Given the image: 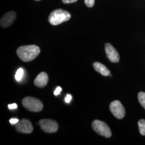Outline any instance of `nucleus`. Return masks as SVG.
I'll return each instance as SVG.
<instances>
[{
  "label": "nucleus",
  "mask_w": 145,
  "mask_h": 145,
  "mask_svg": "<svg viewBox=\"0 0 145 145\" xmlns=\"http://www.w3.org/2000/svg\"><path fill=\"white\" fill-rule=\"evenodd\" d=\"M23 74H24V71L22 68H19L17 71L16 72L15 75L16 80L17 81H21L22 78L23 76Z\"/></svg>",
  "instance_id": "obj_14"
},
{
  "label": "nucleus",
  "mask_w": 145,
  "mask_h": 145,
  "mask_svg": "<svg viewBox=\"0 0 145 145\" xmlns=\"http://www.w3.org/2000/svg\"><path fill=\"white\" fill-rule=\"evenodd\" d=\"M39 124L44 132L49 133L56 132L59 127L57 123L51 119H41L39 121Z\"/></svg>",
  "instance_id": "obj_5"
},
{
  "label": "nucleus",
  "mask_w": 145,
  "mask_h": 145,
  "mask_svg": "<svg viewBox=\"0 0 145 145\" xmlns=\"http://www.w3.org/2000/svg\"><path fill=\"white\" fill-rule=\"evenodd\" d=\"M93 67L96 72L100 73L104 76H108L110 74V71L105 66L99 62H94Z\"/></svg>",
  "instance_id": "obj_11"
},
{
  "label": "nucleus",
  "mask_w": 145,
  "mask_h": 145,
  "mask_svg": "<svg viewBox=\"0 0 145 145\" xmlns=\"http://www.w3.org/2000/svg\"><path fill=\"white\" fill-rule=\"evenodd\" d=\"M62 2L65 4H68V3H75L78 1V0H61Z\"/></svg>",
  "instance_id": "obj_17"
},
{
  "label": "nucleus",
  "mask_w": 145,
  "mask_h": 145,
  "mask_svg": "<svg viewBox=\"0 0 145 145\" xmlns=\"http://www.w3.org/2000/svg\"><path fill=\"white\" fill-rule=\"evenodd\" d=\"M71 18V14L61 9H57L50 14L48 16V22L52 25H57L63 22L69 21Z\"/></svg>",
  "instance_id": "obj_2"
},
{
  "label": "nucleus",
  "mask_w": 145,
  "mask_h": 145,
  "mask_svg": "<svg viewBox=\"0 0 145 145\" xmlns=\"http://www.w3.org/2000/svg\"><path fill=\"white\" fill-rule=\"evenodd\" d=\"M105 51L107 57L110 62L118 63L119 61V53L116 48L110 43H106L105 45Z\"/></svg>",
  "instance_id": "obj_8"
},
{
  "label": "nucleus",
  "mask_w": 145,
  "mask_h": 145,
  "mask_svg": "<svg viewBox=\"0 0 145 145\" xmlns=\"http://www.w3.org/2000/svg\"><path fill=\"white\" fill-rule=\"evenodd\" d=\"M48 81V77L46 72H40L34 81L35 85L38 88H44L47 85Z\"/></svg>",
  "instance_id": "obj_10"
},
{
  "label": "nucleus",
  "mask_w": 145,
  "mask_h": 145,
  "mask_svg": "<svg viewBox=\"0 0 145 145\" xmlns=\"http://www.w3.org/2000/svg\"><path fill=\"white\" fill-rule=\"evenodd\" d=\"M71 99H72V96H71V95L68 94L67 95V96H66V98H65V102H66V103H69L71 102Z\"/></svg>",
  "instance_id": "obj_19"
},
{
  "label": "nucleus",
  "mask_w": 145,
  "mask_h": 145,
  "mask_svg": "<svg viewBox=\"0 0 145 145\" xmlns=\"http://www.w3.org/2000/svg\"><path fill=\"white\" fill-rule=\"evenodd\" d=\"M15 128L17 132L25 134H30L33 131V127L31 121L26 119H22L20 120L15 125Z\"/></svg>",
  "instance_id": "obj_7"
},
{
  "label": "nucleus",
  "mask_w": 145,
  "mask_h": 145,
  "mask_svg": "<svg viewBox=\"0 0 145 145\" xmlns=\"http://www.w3.org/2000/svg\"><path fill=\"white\" fill-rule=\"evenodd\" d=\"M35 1H40V0H35Z\"/></svg>",
  "instance_id": "obj_22"
},
{
  "label": "nucleus",
  "mask_w": 145,
  "mask_h": 145,
  "mask_svg": "<svg viewBox=\"0 0 145 145\" xmlns=\"http://www.w3.org/2000/svg\"><path fill=\"white\" fill-rule=\"evenodd\" d=\"M109 76H110V77H112V75H111V74H110V75H109Z\"/></svg>",
  "instance_id": "obj_21"
},
{
  "label": "nucleus",
  "mask_w": 145,
  "mask_h": 145,
  "mask_svg": "<svg viewBox=\"0 0 145 145\" xmlns=\"http://www.w3.org/2000/svg\"><path fill=\"white\" fill-rule=\"evenodd\" d=\"M22 104L26 110L31 112H40L43 109L42 102L38 99L32 97H26L23 99Z\"/></svg>",
  "instance_id": "obj_3"
},
{
  "label": "nucleus",
  "mask_w": 145,
  "mask_h": 145,
  "mask_svg": "<svg viewBox=\"0 0 145 145\" xmlns=\"http://www.w3.org/2000/svg\"><path fill=\"white\" fill-rule=\"evenodd\" d=\"M92 127L95 132L99 135L109 138L111 137V131L108 125L99 120H95L92 123Z\"/></svg>",
  "instance_id": "obj_4"
},
{
  "label": "nucleus",
  "mask_w": 145,
  "mask_h": 145,
  "mask_svg": "<svg viewBox=\"0 0 145 145\" xmlns=\"http://www.w3.org/2000/svg\"><path fill=\"white\" fill-rule=\"evenodd\" d=\"M110 110L117 119H123L125 116V109L119 101H114L110 103Z\"/></svg>",
  "instance_id": "obj_6"
},
{
  "label": "nucleus",
  "mask_w": 145,
  "mask_h": 145,
  "mask_svg": "<svg viewBox=\"0 0 145 145\" xmlns=\"http://www.w3.org/2000/svg\"><path fill=\"white\" fill-rule=\"evenodd\" d=\"M62 90V89L60 87H57V89H56V90L54 91V94L56 95V96H57L58 95H59L60 93V92Z\"/></svg>",
  "instance_id": "obj_16"
},
{
  "label": "nucleus",
  "mask_w": 145,
  "mask_h": 145,
  "mask_svg": "<svg viewBox=\"0 0 145 145\" xmlns=\"http://www.w3.org/2000/svg\"><path fill=\"white\" fill-rule=\"evenodd\" d=\"M40 52V48L35 45L19 47L16 51L18 57L22 61L30 62L36 59Z\"/></svg>",
  "instance_id": "obj_1"
},
{
  "label": "nucleus",
  "mask_w": 145,
  "mask_h": 145,
  "mask_svg": "<svg viewBox=\"0 0 145 145\" xmlns=\"http://www.w3.org/2000/svg\"><path fill=\"white\" fill-rule=\"evenodd\" d=\"M138 99L142 107L145 110V93L141 91L138 95Z\"/></svg>",
  "instance_id": "obj_13"
},
{
  "label": "nucleus",
  "mask_w": 145,
  "mask_h": 145,
  "mask_svg": "<svg viewBox=\"0 0 145 145\" xmlns=\"http://www.w3.org/2000/svg\"><path fill=\"white\" fill-rule=\"evenodd\" d=\"M17 108V105L16 103L8 105V108L9 109H16Z\"/></svg>",
  "instance_id": "obj_20"
},
{
  "label": "nucleus",
  "mask_w": 145,
  "mask_h": 145,
  "mask_svg": "<svg viewBox=\"0 0 145 145\" xmlns=\"http://www.w3.org/2000/svg\"><path fill=\"white\" fill-rule=\"evenodd\" d=\"M20 120L17 118H12L9 120V122L12 125H16Z\"/></svg>",
  "instance_id": "obj_18"
},
{
  "label": "nucleus",
  "mask_w": 145,
  "mask_h": 145,
  "mask_svg": "<svg viewBox=\"0 0 145 145\" xmlns=\"http://www.w3.org/2000/svg\"><path fill=\"white\" fill-rule=\"evenodd\" d=\"M138 127L139 129V132L140 135H145V120L141 119L139 120L138 122Z\"/></svg>",
  "instance_id": "obj_12"
},
{
  "label": "nucleus",
  "mask_w": 145,
  "mask_h": 145,
  "mask_svg": "<svg viewBox=\"0 0 145 145\" xmlns=\"http://www.w3.org/2000/svg\"><path fill=\"white\" fill-rule=\"evenodd\" d=\"M84 3L87 7L91 8L94 5L95 0H84Z\"/></svg>",
  "instance_id": "obj_15"
},
{
  "label": "nucleus",
  "mask_w": 145,
  "mask_h": 145,
  "mask_svg": "<svg viewBox=\"0 0 145 145\" xmlns=\"http://www.w3.org/2000/svg\"><path fill=\"white\" fill-rule=\"evenodd\" d=\"M16 18V14L15 12L10 11L5 13L1 19V26L3 28H6L10 26L15 21Z\"/></svg>",
  "instance_id": "obj_9"
}]
</instances>
